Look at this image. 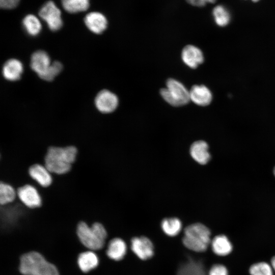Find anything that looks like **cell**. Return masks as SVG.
<instances>
[{"label": "cell", "mask_w": 275, "mask_h": 275, "mask_svg": "<svg viewBox=\"0 0 275 275\" xmlns=\"http://www.w3.org/2000/svg\"><path fill=\"white\" fill-rule=\"evenodd\" d=\"M77 148L73 145L49 147L44 157V165L51 174L63 175L68 173L76 161Z\"/></svg>", "instance_id": "1"}, {"label": "cell", "mask_w": 275, "mask_h": 275, "mask_svg": "<svg viewBox=\"0 0 275 275\" xmlns=\"http://www.w3.org/2000/svg\"><path fill=\"white\" fill-rule=\"evenodd\" d=\"M211 241L210 231L202 224H192L184 230L182 242L184 246L190 251L204 252L210 245Z\"/></svg>", "instance_id": "2"}, {"label": "cell", "mask_w": 275, "mask_h": 275, "mask_svg": "<svg viewBox=\"0 0 275 275\" xmlns=\"http://www.w3.org/2000/svg\"><path fill=\"white\" fill-rule=\"evenodd\" d=\"M19 270L24 275H59L56 266L36 252L21 256Z\"/></svg>", "instance_id": "3"}, {"label": "cell", "mask_w": 275, "mask_h": 275, "mask_svg": "<svg viewBox=\"0 0 275 275\" xmlns=\"http://www.w3.org/2000/svg\"><path fill=\"white\" fill-rule=\"evenodd\" d=\"M76 232L81 242L92 250L102 248L107 237L106 229L98 222L89 226L86 222H80L77 225Z\"/></svg>", "instance_id": "4"}, {"label": "cell", "mask_w": 275, "mask_h": 275, "mask_svg": "<svg viewBox=\"0 0 275 275\" xmlns=\"http://www.w3.org/2000/svg\"><path fill=\"white\" fill-rule=\"evenodd\" d=\"M160 93L166 102L174 106L185 105L190 101L189 91L182 83L173 78L168 79L166 88H162Z\"/></svg>", "instance_id": "5"}, {"label": "cell", "mask_w": 275, "mask_h": 275, "mask_svg": "<svg viewBox=\"0 0 275 275\" xmlns=\"http://www.w3.org/2000/svg\"><path fill=\"white\" fill-rule=\"evenodd\" d=\"M39 15L46 21L51 31H57L62 28L61 13L53 2L49 1L44 4L39 10Z\"/></svg>", "instance_id": "6"}, {"label": "cell", "mask_w": 275, "mask_h": 275, "mask_svg": "<svg viewBox=\"0 0 275 275\" xmlns=\"http://www.w3.org/2000/svg\"><path fill=\"white\" fill-rule=\"evenodd\" d=\"M17 197L26 207L30 209L40 208L42 205V197L37 188L33 185L25 184L18 187Z\"/></svg>", "instance_id": "7"}, {"label": "cell", "mask_w": 275, "mask_h": 275, "mask_svg": "<svg viewBox=\"0 0 275 275\" xmlns=\"http://www.w3.org/2000/svg\"><path fill=\"white\" fill-rule=\"evenodd\" d=\"M130 248L134 255L142 260L151 259L154 254V245L146 236L133 237L130 241Z\"/></svg>", "instance_id": "8"}, {"label": "cell", "mask_w": 275, "mask_h": 275, "mask_svg": "<svg viewBox=\"0 0 275 275\" xmlns=\"http://www.w3.org/2000/svg\"><path fill=\"white\" fill-rule=\"evenodd\" d=\"M118 98L116 95L107 90L100 91L95 99V104L97 109L102 113L114 112L118 106Z\"/></svg>", "instance_id": "9"}, {"label": "cell", "mask_w": 275, "mask_h": 275, "mask_svg": "<svg viewBox=\"0 0 275 275\" xmlns=\"http://www.w3.org/2000/svg\"><path fill=\"white\" fill-rule=\"evenodd\" d=\"M29 176L43 188L50 186L53 182L51 173L44 165L35 163L28 169Z\"/></svg>", "instance_id": "10"}, {"label": "cell", "mask_w": 275, "mask_h": 275, "mask_svg": "<svg viewBox=\"0 0 275 275\" xmlns=\"http://www.w3.org/2000/svg\"><path fill=\"white\" fill-rule=\"evenodd\" d=\"M181 58L183 62L191 68H196L204 61L202 51L197 47L188 45L182 49Z\"/></svg>", "instance_id": "11"}, {"label": "cell", "mask_w": 275, "mask_h": 275, "mask_svg": "<svg viewBox=\"0 0 275 275\" xmlns=\"http://www.w3.org/2000/svg\"><path fill=\"white\" fill-rule=\"evenodd\" d=\"M84 22L87 27L96 34H101L107 25L106 17L102 13L97 12L88 13L85 17Z\"/></svg>", "instance_id": "12"}, {"label": "cell", "mask_w": 275, "mask_h": 275, "mask_svg": "<svg viewBox=\"0 0 275 275\" xmlns=\"http://www.w3.org/2000/svg\"><path fill=\"white\" fill-rule=\"evenodd\" d=\"M189 92L190 100L198 105L207 106L212 101V93L204 85H194Z\"/></svg>", "instance_id": "13"}, {"label": "cell", "mask_w": 275, "mask_h": 275, "mask_svg": "<svg viewBox=\"0 0 275 275\" xmlns=\"http://www.w3.org/2000/svg\"><path fill=\"white\" fill-rule=\"evenodd\" d=\"M51 64L49 56L44 51L38 50L32 55L31 67L39 77L45 73Z\"/></svg>", "instance_id": "14"}, {"label": "cell", "mask_w": 275, "mask_h": 275, "mask_svg": "<svg viewBox=\"0 0 275 275\" xmlns=\"http://www.w3.org/2000/svg\"><path fill=\"white\" fill-rule=\"evenodd\" d=\"M191 157L198 163L206 164L211 158L208 151V145L204 141H197L193 143L189 150Z\"/></svg>", "instance_id": "15"}, {"label": "cell", "mask_w": 275, "mask_h": 275, "mask_svg": "<svg viewBox=\"0 0 275 275\" xmlns=\"http://www.w3.org/2000/svg\"><path fill=\"white\" fill-rule=\"evenodd\" d=\"M127 251V246L125 241L121 238H114L109 242L106 250L107 256L115 261L122 260Z\"/></svg>", "instance_id": "16"}, {"label": "cell", "mask_w": 275, "mask_h": 275, "mask_svg": "<svg viewBox=\"0 0 275 275\" xmlns=\"http://www.w3.org/2000/svg\"><path fill=\"white\" fill-rule=\"evenodd\" d=\"M213 252L219 256H226L233 250V245L229 238L225 235L215 236L210 243Z\"/></svg>", "instance_id": "17"}, {"label": "cell", "mask_w": 275, "mask_h": 275, "mask_svg": "<svg viewBox=\"0 0 275 275\" xmlns=\"http://www.w3.org/2000/svg\"><path fill=\"white\" fill-rule=\"evenodd\" d=\"M23 70V65L20 61L11 59L4 64L2 72L4 77L6 79L15 81L20 79Z\"/></svg>", "instance_id": "18"}, {"label": "cell", "mask_w": 275, "mask_h": 275, "mask_svg": "<svg viewBox=\"0 0 275 275\" xmlns=\"http://www.w3.org/2000/svg\"><path fill=\"white\" fill-rule=\"evenodd\" d=\"M77 263L80 270L84 272H87L97 266L98 258L93 252L87 251L79 255Z\"/></svg>", "instance_id": "19"}, {"label": "cell", "mask_w": 275, "mask_h": 275, "mask_svg": "<svg viewBox=\"0 0 275 275\" xmlns=\"http://www.w3.org/2000/svg\"><path fill=\"white\" fill-rule=\"evenodd\" d=\"M160 226L163 233L170 237L178 235L182 228V222L177 217L164 218L161 221Z\"/></svg>", "instance_id": "20"}, {"label": "cell", "mask_w": 275, "mask_h": 275, "mask_svg": "<svg viewBox=\"0 0 275 275\" xmlns=\"http://www.w3.org/2000/svg\"><path fill=\"white\" fill-rule=\"evenodd\" d=\"M17 197V191L10 184L1 181L0 184V204L5 206L13 202Z\"/></svg>", "instance_id": "21"}, {"label": "cell", "mask_w": 275, "mask_h": 275, "mask_svg": "<svg viewBox=\"0 0 275 275\" xmlns=\"http://www.w3.org/2000/svg\"><path fill=\"white\" fill-rule=\"evenodd\" d=\"M62 5L67 12L75 13L86 11L89 7V0H62Z\"/></svg>", "instance_id": "22"}, {"label": "cell", "mask_w": 275, "mask_h": 275, "mask_svg": "<svg viewBox=\"0 0 275 275\" xmlns=\"http://www.w3.org/2000/svg\"><path fill=\"white\" fill-rule=\"evenodd\" d=\"M23 25L26 32L30 35H37L41 30L39 20L34 15H26L22 20Z\"/></svg>", "instance_id": "23"}, {"label": "cell", "mask_w": 275, "mask_h": 275, "mask_svg": "<svg viewBox=\"0 0 275 275\" xmlns=\"http://www.w3.org/2000/svg\"><path fill=\"white\" fill-rule=\"evenodd\" d=\"M212 14L215 22L219 26H225L230 22V14L226 8L222 5H217L214 7Z\"/></svg>", "instance_id": "24"}, {"label": "cell", "mask_w": 275, "mask_h": 275, "mask_svg": "<svg viewBox=\"0 0 275 275\" xmlns=\"http://www.w3.org/2000/svg\"><path fill=\"white\" fill-rule=\"evenodd\" d=\"M273 271L271 265L265 262L254 263L249 269L251 275H273Z\"/></svg>", "instance_id": "25"}, {"label": "cell", "mask_w": 275, "mask_h": 275, "mask_svg": "<svg viewBox=\"0 0 275 275\" xmlns=\"http://www.w3.org/2000/svg\"><path fill=\"white\" fill-rule=\"evenodd\" d=\"M62 64L58 62L54 61L51 63L48 70L40 77L45 80L51 81L62 71Z\"/></svg>", "instance_id": "26"}, {"label": "cell", "mask_w": 275, "mask_h": 275, "mask_svg": "<svg viewBox=\"0 0 275 275\" xmlns=\"http://www.w3.org/2000/svg\"><path fill=\"white\" fill-rule=\"evenodd\" d=\"M199 266L194 262L183 265L178 270L177 275H202Z\"/></svg>", "instance_id": "27"}, {"label": "cell", "mask_w": 275, "mask_h": 275, "mask_svg": "<svg viewBox=\"0 0 275 275\" xmlns=\"http://www.w3.org/2000/svg\"><path fill=\"white\" fill-rule=\"evenodd\" d=\"M208 275H229L227 267L221 264L212 265L208 272Z\"/></svg>", "instance_id": "28"}, {"label": "cell", "mask_w": 275, "mask_h": 275, "mask_svg": "<svg viewBox=\"0 0 275 275\" xmlns=\"http://www.w3.org/2000/svg\"><path fill=\"white\" fill-rule=\"evenodd\" d=\"M20 0H0V7L2 9H11L17 6Z\"/></svg>", "instance_id": "29"}, {"label": "cell", "mask_w": 275, "mask_h": 275, "mask_svg": "<svg viewBox=\"0 0 275 275\" xmlns=\"http://www.w3.org/2000/svg\"><path fill=\"white\" fill-rule=\"evenodd\" d=\"M191 5L197 7L204 6L207 3H213L216 0H186Z\"/></svg>", "instance_id": "30"}, {"label": "cell", "mask_w": 275, "mask_h": 275, "mask_svg": "<svg viewBox=\"0 0 275 275\" xmlns=\"http://www.w3.org/2000/svg\"><path fill=\"white\" fill-rule=\"evenodd\" d=\"M271 266L273 270L275 271V256H273L271 260Z\"/></svg>", "instance_id": "31"}, {"label": "cell", "mask_w": 275, "mask_h": 275, "mask_svg": "<svg viewBox=\"0 0 275 275\" xmlns=\"http://www.w3.org/2000/svg\"><path fill=\"white\" fill-rule=\"evenodd\" d=\"M252 1H254V2H257L259 0H252Z\"/></svg>", "instance_id": "32"}, {"label": "cell", "mask_w": 275, "mask_h": 275, "mask_svg": "<svg viewBox=\"0 0 275 275\" xmlns=\"http://www.w3.org/2000/svg\"><path fill=\"white\" fill-rule=\"evenodd\" d=\"M273 173H274V176H275V168H274V169Z\"/></svg>", "instance_id": "33"}]
</instances>
